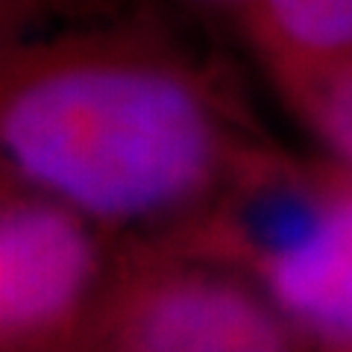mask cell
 I'll list each match as a JSON object with an SVG mask.
<instances>
[{
  "mask_svg": "<svg viewBox=\"0 0 352 352\" xmlns=\"http://www.w3.org/2000/svg\"><path fill=\"white\" fill-rule=\"evenodd\" d=\"M235 21L264 74L352 62V0H250Z\"/></svg>",
  "mask_w": 352,
  "mask_h": 352,
  "instance_id": "5b68a950",
  "label": "cell"
},
{
  "mask_svg": "<svg viewBox=\"0 0 352 352\" xmlns=\"http://www.w3.org/2000/svg\"><path fill=\"white\" fill-rule=\"evenodd\" d=\"M91 6V0H0V27L6 36L44 27L62 15H76Z\"/></svg>",
  "mask_w": 352,
  "mask_h": 352,
  "instance_id": "52a82bcc",
  "label": "cell"
},
{
  "mask_svg": "<svg viewBox=\"0 0 352 352\" xmlns=\"http://www.w3.org/2000/svg\"><path fill=\"white\" fill-rule=\"evenodd\" d=\"M97 3H109V0H91V6H97ZM188 3H197V6H214V9H223V12L238 15L241 9L250 3V0H188Z\"/></svg>",
  "mask_w": 352,
  "mask_h": 352,
  "instance_id": "ba28073f",
  "label": "cell"
},
{
  "mask_svg": "<svg viewBox=\"0 0 352 352\" xmlns=\"http://www.w3.org/2000/svg\"><path fill=\"white\" fill-rule=\"evenodd\" d=\"M247 276L164 241H126L82 352H311Z\"/></svg>",
  "mask_w": 352,
  "mask_h": 352,
  "instance_id": "3957f363",
  "label": "cell"
},
{
  "mask_svg": "<svg viewBox=\"0 0 352 352\" xmlns=\"http://www.w3.org/2000/svg\"><path fill=\"white\" fill-rule=\"evenodd\" d=\"M247 276L311 346L352 349V173L276 141L206 208L159 238Z\"/></svg>",
  "mask_w": 352,
  "mask_h": 352,
  "instance_id": "7a4b0ae2",
  "label": "cell"
},
{
  "mask_svg": "<svg viewBox=\"0 0 352 352\" xmlns=\"http://www.w3.org/2000/svg\"><path fill=\"white\" fill-rule=\"evenodd\" d=\"M118 247L74 206L0 173V352H82Z\"/></svg>",
  "mask_w": 352,
  "mask_h": 352,
  "instance_id": "277c9868",
  "label": "cell"
},
{
  "mask_svg": "<svg viewBox=\"0 0 352 352\" xmlns=\"http://www.w3.org/2000/svg\"><path fill=\"white\" fill-rule=\"evenodd\" d=\"M317 150L352 173V62L267 74Z\"/></svg>",
  "mask_w": 352,
  "mask_h": 352,
  "instance_id": "8992f818",
  "label": "cell"
},
{
  "mask_svg": "<svg viewBox=\"0 0 352 352\" xmlns=\"http://www.w3.org/2000/svg\"><path fill=\"white\" fill-rule=\"evenodd\" d=\"M270 144L232 76L153 18L3 38V173L118 244L173 235Z\"/></svg>",
  "mask_w": 352,
  "mask_h": 352,
  "instance_id": "6da1fadb",
  "label": "cell"
},
{
  "mask_svg": "<svg viewBox=\"0 0 352 352\" xmlns=\"http://www.w3.org/2000/svg\"><path fill=\"white\" fill-rule=\"evenodd\" d=\"M311 352H352V349H329V346H314Z\"/></svg>",
  "mask_w": 352,
  "mask_h": 352,
  "instance_id": "9c48e42d",
  "label": "cell"
}]
</instances>
